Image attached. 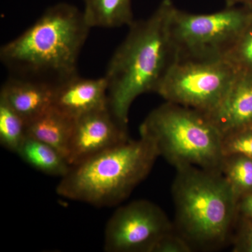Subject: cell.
I'll use <instances>...</instances> for the list:
<instances>
[{
    "label": "cell",
    "mask_w": 252,
    "mask_h": 252,
    "mask_svg": "<svg viewBox=\"0 0 252 252\" xmlns=\"http://www.w3.org/2000/svg\"><path fill=\"white\" fill-rule=\"evenodd\" d=\"M223 156L240 154L252 158V126L222 137Z\"/></svg>",
    "instance_id": "cell-19"
},
{
    "label": "cell",
    "mask_w": 252,
    "mask_h": 252,
    "mask_svg": "<svg viewBox=\"0 0 252 252\" xmlns=\"http://www.w3.org/2000/svg\"><path fill=\"white\" fill-rule=\"evenodd\" d=\"M192 251H193V250L191 246L175 230L163 235L155 244L151 252H190Z\"/></svg>",
    "instance_id": "cell-20"
},
{
    "label": "cell",
    "mask_w": 252,
    "mask_h": 252,
    "mask_svg": "<svg viewBox=\"0 0 252 252\" xmlns=\"http://www.w3.org/2000/svg\"><path fill=\"white\" fill-rule=\"evenodd\" d=\"M140 135L155 144L159 156L175 168L195 166L220 172L222 135L206 114L166 102L149 113Z\"/></svg>",
    "instance_id": "cell-5"
},
{
    "label": "cell",
    "mask_w": 252,
    "mask_h": 252,
    "mask_svg": "<svg viewBox=\"0 0 252 252\" xmlns=\"http://www.w3.org/2000/svg\"><path fill=\"white\" fill-rule=\"evenodd\" d=\"M175 230L166 214L147 200L119 207L110 217L104 235L107 252H151L163 235Z\"/></svg>",
    "instance_id": "cell-8"
},
{
    "label": "cell",
    "mask_w": 252,
    "mask_h": 252,
    "mask_svg": "<svg viewBox=\"0 0 252 252\" xmlns=\"http://www.w3.org/2000/svg\"><path fill=\"white\" fill-rule=\"evenodd\" d=\"M172 187L175 231L193 250L228 243L236 221L238 199L222 174L195 166L176 168Z\"/></svg>",
    "instance_id": "cell-3"
},
{
    "label": "cell",
    "mask_w": 252,
    "mask_h": 252,
    "mask_svg": "<svg viewBox=\"0 0 252 252\" xmlns=\"http://www.w3.org/2000/svg\"><path fill=\"white\" fill-rule=\"evenodd\" d=\"M16 154L32 167L46 175L62 178L70 169L65 158L57 150L28 135Z\"/></svg>",
    "instance_id": "cell-15"
},
{
    "label": "cell",
    "mask_w": 252,
    "mask_h": 252,
    "mask_svg": "<svg viewBox=\"0 0 252 252\" xmlns=\"http://www.w3.org/2000/svg\"><path fill=\"white\" fill-rule=\"evenodd\" d=\"M220 172L236 198L252 193V158L240 154L223 157Z\"/></svg>",
    "instance_id": "cell-16"
},
{
    "label": "cell",
    "mask_w": 252,
    "mask_h": 252,
    "mask_svg": "<svg viewBox=\"0 0 252 252\" xmlns=\"http://www.w3.org/2000/svg\"><path fill=\"white\" fill-rule=\"evenodd\" d=\"M26 137L27 124L24 119L0 98V143L16 154Z\"/></svg>",
    "instance_id": "cell-17"
},
{
    "label": "cell",
    "mask_w": 252,
    "mask_h": 252,
    "mask_svg": "<svg viewBox=\"0 0 252 252\" xmlns=\"http://www.w3.org/2000/svg\"></svg>",
    "instance_id": "cell-24"
},
{
    "label": "cell",
    "mask_w": 252,
    "mask_h": 252,
    "mask_svg": "<svg viewBox=\"0 0 252 252\" xmlns=\"http://www.w3.org/2000/svg\"><path fill=\"white\" fill-rule=\"evenodd\" d=\"M233 251L252 252V220L245 218L233 239Z\"/></svg>",
    "instance_id": "cell-21"
},
{
    "label": "cell",
    "mask_w": 252,
    "mask_h": 252,
    "mask_svg": "<svg viewBox=\"0 0 252 252\" xmlns=\"http://www.w3.org/2000/svg\"><path fill=\"white\" fill-rule=\"evenodd\" d=\"M222 137L252 126V73H237L218 107L207 115Z\"/></svg>",
    "instance_id": "cell-11"
},
{
    "label": "cell",
    "mask_w": 252,
    "mask_h": 252,
    "mask_svg": "<svg viewBox=\"0 0 252 252\" xmlns=\"http://www.w3.org/2000/svg\"><path fill=\"white\" fill-rule=\"evenodd\" d=\"M83 11L91 28H114L133 23L132 0H84Z\"/></svg>",
    "instance_id": "cell-14"
},
{
    "label": "cell",
    "mask_w": 252,
    "mask_h": 252,
    "mask_svg": "<svg viewBox=\"0 0 252 252\" xmlns=\"http://www.w3.org/2000/svg\"><path fill=\"white\" fill-rule=\"evenodd\" d=\"M90 26L83 11L59 3L0 49L9 75L56 86L77 75L79 55Z\"/></svg>",
    "instance_id": "cell-2"
},
{
    "label": "cell",
    "mask_w": 252,
    "mask_h": 252,
    "mask_svg": "<svg viewBox=\"0 0 252 252\" xmlns=\"http://www.w3.org/2000/svg\"><path fill=\"white\" fill-rule=\"evenodd\" d=\"M53 107L74 120L108 107L105 77L86 79L77 74L55 86Z\"/></svg>",
    "instance_id": "cell-10"
},
{
    "label": "cell",
    "mask_w": 252,
    "mask_h": 252,
    "mask_svg": "<svg viewBox=\"0 0 252 252\" xmlns=\"http://www.w3.org/2000/svg\"><path fill=\"white\" fill-rule=\"evenodd\" d=\"M174 6L171 0H162L147 19L134 21L109 61L104 76L108 107L125 127L134 101L141 94L157 93L177 58L170 30Z\"/></svg>",
    "instance_id": "cell-1"
},
{
    "label": "cell",
    "mask_w": 252,
    "mask_h": 252,
    "mask_svg": "<svg viewBox=\"0 0 252 252\" xmlns=\"http://www.w3.org/2000/svg\"><path fill=\"white\" fill-rule=\"evenodd\" d=\"M74 123V119L52 107L27 123V135L51 146L67 160Z\"/></svg>",
    "instance_id": "cell-13"
},
{
    "label": "cell",
    "mask_w": 252,
    "mask_h": 252,
    "mask_svg": "<svg viewBox=\"0 0 252 252\" xmlns=\"http://www.w3.org/2000/svg\"><path fill=\"white\" fill-rule=\"evenodd\" d=\"M252 16V7L226 6L209 14L185 12L174 6L170 34L177 59L224 57Z\"/></svg>",
    "instance_id": "cell-6"
},
{
    "label": "cell",
    "mask_w": 252,
    "mask_h": 252,
    "mask_svg": "<svg viewBox=\"0 0 252 252\" xmlns=\"http://www.w3.org/2000/svg\"><path fill=\"white\" fill-rule=\"evenodd\" d=\"M238 71L226 60L177 59L157 94L166 102L209 115L224 98Z\"/></svg>",
    "instance_id": "cell-7"
},
{
    "label": "cell",
    "mask_w": 252,
    "mask_h": 252,
    "mask_svg": "<svg viewBox=\"0 0 252 252\" xmlns=\"http://www.w3.org/2000/svg\"><path fill=\"white\" fill-rule=\"evenodd\" d=\"M159 157L147 137L129 139L71 166L61 178L56 193L94 207L116 206L145 180Z\"/></svg>",
    "instance_id": "cell-4"
},
{
    "label": "cell",
    "mask_w": 252,
    "mask_h": 252,
    "mask_svg": "<svg viewBox=\"0 0 252 252\" xmlns=\"http://www.w3.org/2000/svg\"><path fill=\"white\" fill-rule=\"evenodd\" d=\"M226 6H248L252 7V0H225Z\"/></svg>",
    "instance_id": "cell-23"
},
{
    "label": "cell",
    "mask_w": 252,
    "mask_h": 252,
    "mask_svg": "<svg viewBox=\"0 0 252 252\" xmlns=\"http://www.w3.org/2000/svg\"><path fill=\"white\" fill-rule=\"evenodd\" d=\"M54 86L10 76L0 91L4 99L27 123L53 107Z\"/></svg>",
    "instance_id": "cell-12"
},
{
    "label": "cell",
    "mask_w": 252,
    "mask_h": 252,
    "mask_svg": "<svg viewBox=\"0 0 252 252\" xmlns=\"http://www.w3.org/2000/svg\"><path fill=\"white\" fill-rule=\"evenodd\" d=\"M127 127L113 115L109 107L82 116L74 123L68 149L70 166L128 140Z\"/></svg>",
    "instance_id": "cell-9"
},
{
    "label": "cell",
    "mask_w": 252,
    "mask_h": 252,
    "mask_svg": "<svg viewBox=\"0 0 252 252\" xmlns=\"http://www.w3.org/2000/svg\"><path fill=\"white\" fill-rule=\"evenodd\" d=\"M223 59L237 71L252 73V16Z\"/></svg>",
    "instance_id": "cell-18"
},
{
    "label": "cell",
    "mask_w": 252,
    "mask_h": 252,
    "mask_svg": "<svg viewBox=\"0 0 252 252\" xmlns=\"http://www.w3.org/2000/svg\"><path fill=\"white\" fill-rule=\"evenodd\" d=\"M238 213L241 214L245 218L252 220V193L239 200Z\"/></svg>",
    "instance_id": "cell-22"
}]
</instances>
